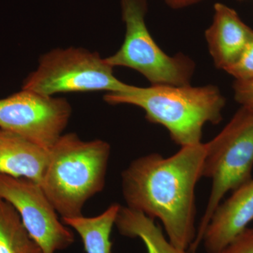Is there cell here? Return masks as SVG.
Instances as JSON below:
<instances>
[{"instance_id":"d6986e66","label":"cell","mask_w":253,"mask_h":253,"mask_svg":"<svg viewBox=\"0 0 253 253\" xmlns=\"http://www.w3.org/2000/svg\"><path fill=\"white\" fill-rule=\"evenodd\" d=\"M223 253V252H221V253Z\"/></svg>"},{"instance_id":"2e32d148","label":"cell","mask_w":253,"mask_h":253,"mask_svg":"<svg viewBox=\"0 0 253 253\" xmlns=\"http://www.w3.org/2000/svg\"><path fill=\"white\" fill-rule=\"evenodd\" d=\"M223 253H253V229H245L227 247Z\"/></svg>"},{"instance_id":"8fae6325","label":"cell","mask_w":253,"mask_h":253,"mask_svg":"<svg viewBox=\"0 0 253 253\" xmlns=\"http://www.w3.org/2000/svg\"><path fill=\"white\" fill-rule=\"evenodd\" d=\"M49 158V150L0 129V174L26 178L41 186Z\"/></svg>"},{"instance_id":"30bf717a","label":"cell","mask_w":253,"mask_h":253,"mask_svg":"<svg viewBox=\"0 0 253 253\" xmlns=\"http://www.w3.org/2000/svg\"><path fill=\"white\" fill-rule=\"evenodd\" d=\"M206 38L214 65L225 71L237 61L253 39V30L235 10L216 3L212 23L206 32Z\"/></svg>"},{"instance_id":"5bb4252c","label":"cell","mask_w":253,"mask_h":253,"mask_svg":"<svg viewBox=\"0 0 253 253\" xmlns=\"http://www.w3.org/2000/svg\"><path fill=\"white\" fill-rule=\"evenodd\" d=\"M0 253H42L14 206L0 198Z\"/></svg>"},{"instance_id":"3957f363","label":"cell","mask_w":253,"mask_h":253,"mask_svg":"<svg viewBox=\"0 0 253 253\" xmlns=\"http://www.w3.org/2000/svg\"><path fill=\"white\" fill-rule=\"evenodd\" d=\"M110 154L106 141H83L74 133L49 149L41 187L62 219L83 215L86 201L104 189Z\"/></svg>"},{"instance_id":"7c38bea8","label":"cell","mask_w":253,"mask_h":253,"mask_svg":"<svg viewBox=\"0 0 253 253\" xmlns=\"http://www.w3.org/2000/svg\"><path fill=\"white\" fill-rule=\"evenodd\" d=\"M115 225L123 236L141 239L148 253H187L165 237L154 219L126 206L120 207Z\"/></svg>"},{"instance_id":"ba28073f","label":"cell","mask_w":253,"mask_h":253,"mask_svg":"<svg viewBox=\"0 0 253 253\" xmlns=\"http://www.w3.org/2000/svg\"><path fill=\"white\" fill-rule=\"evenodd\" d=\"M0 198L17 211L42 253H55L74 243L72 231L60 221L54 206L35 181L0 174Z\"/></svg>"},{"instance_id":"ac0fdd59","label":"cell","mask_w":253,"mask_h":253,"mask_svg":"<svg viewBox=\"0 0 253 253\" xmlns=\"http://www.w3.org/2000/svg\"><path fill=\"white\" fill-rule=\"evenodd\" d=\"M165 2L173 9H181L199 2L201 0H164Z\"/></svg>"},{"instance_id":"4fadbf2b","label":"cell","mask_w":253,"mask_h":253,"mask_svg":"<svg viewBox=\"0 0 253 253\" xmlns=\"http://www.w3.org/2000/svg\"><path fill=\"white\" fill-rule=\"evenodd\" d=\"M121 205H111L99 215L93 217H80L63 219L81 236L86 253H111V234Z\"/></svg>"},{"instance_id":"277c9868","label":"cell","mask_w":253,"mask_h":253,"mask_svg":"<svg viewBox=\"0 0 253 253\" xmlns=\"http://www.w3.org/2000/svg\"><path fill=\"white\" fill-rule=\"evenodd\" d=\"M206 147L203 177L212 179V188L190 253L197 251L213 213L225 195L252 179L253 111L241 106L224 129L206 143Z\"/></svg>"},{"instance_id":"6da1fadb","label":"cell","mask_w":253,"mask_h":253,"mask_svg":"<svg viewBox=\"0 0 253 253\" xmlns=\"http://www.w3.org/2000/svg\"><path fill=\"white\" fill-rule=\"evenodd\" d=\"M206 144L181 147L165 158L151 154L136 158L122 173L126 207L162 221L168 240L187 251L196 239L195 189L203 177Z\"/></svg>"},{"instance_id":"e0dca14e","label":"cell","mask_w":253,"mask_h":253,"mask_svg":"<svg viewBox=\"0 0 253 253\" xmlns=\"http://www.w3.org/2000/svg\"><path fill=\"white\" fill-rule=\"evenodd\" d=\"M234 89L236 101L241 106L253 111V79L236 81Z\"/></svg>"},{"instance_id":"9a60e30c","label":"cell","mask_w":253,"mask_h":253,"mask_svg":"<svg viewBox=\"0 0 253 253\" xmlns=\"http://www.w3.org/2000/svg\"><path fill=\"white\" fill-rule=\"evenodd\" d=\"M225 71L235 78L236 81L253 79V38L237 61Z\"/></svg>"},{"instance_id":"8992f818","label":"cell","mask_w":253,"mask_h":253,"mask_svg":"<svg viewBox=\"0 0 253 253\" xmlns=\"http://www.w3.org/2000/svg\"><path fill=\"white\" fill-rule=\"evenodd\" d=\"M129 86L114 76L113 67L97 53L70 47L52 50L42 56L22 89L52 96L64 92H122Z\"/></svg>"},{"instance_id":"52a82bcc","label":"cell","mask_w":253,"mask_h":253,"mask_svg":"<svg viewBox=\"0 0 253 253\" xmlns=\"http://www.w3.org/2000/svg\"><path fill=\"white\" fill-rule=\"evenodd\" d=\"M71 113L66 99L22 89L0 99V129L49 150L62 135Z\"/></svg>"},{"instance_id":"5b68a950","label":"cell","mask_w":253,"mask_h":253,"mask_svg":"<svg viewBox=\"0 0 253 253\" xmlns=\"http://www.w3.org/2000/svg\"><path fill=\"white\" fill-rule=\"evenodd\" d=\"M121 8L126 26L124 42L116 54L105 59L106 62L113 68L135 70L151 85L190 84L194 61L182 54L168 56L156 44L145 22L146 0H121Z\"/></svg>"},{"instance_id":"7a4b0ae2","label":"cell","mask_w":253,"mask_h":253,"mask_svg":"<svg viewBox=\"0 0 253 253\" xmlns=\"http://www.w3.org/2000/svg\"><path fill=\"white\" fill-rule=\"evenodd\" d=\"M104 100L111 105L130 104L145 111L149 122L161 125L181 147L201 143L206 123L222 120L225 99L217 86L129 85L122 92L107 93Z\"/></svg>"},{"instance_id":"9c48e42d","label":"cell","mask_w":253,"mask_h":253,"mask_svg":"<svg viewBox=\"0 0 253 253\" xmlns=\"http://www.w3.org/2000/svg\"><path fill=\"white\" fill-rule=\"evenodd\" d=\"M253 220V179L232 191L213 213L203 241L208 253H220Z\"/></svg>"}]
</instances>
